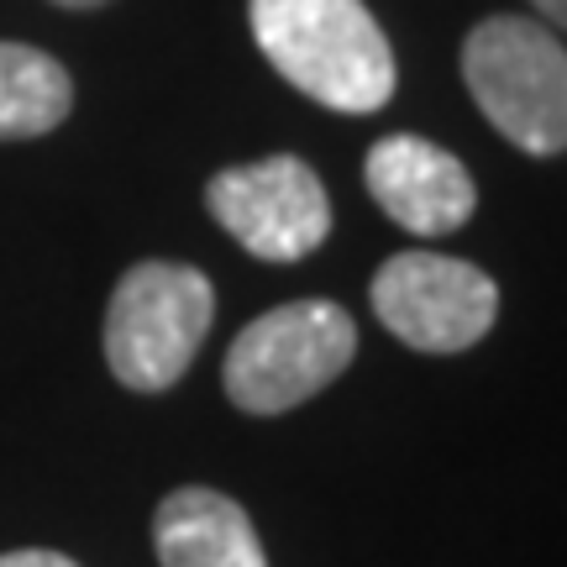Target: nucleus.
I'll use <instances>...</instances> for the list:
<instances>
[{
	"instance_id": "1",
	"label": "nucleus",
	"mask_w": 567,
	"mask_h": 567,
	"mask_svg": "<svg viewBox=\"0 0 567 567\" xmlns=\"http://www.w3.org/2000/svg\"><path fill=\"white\" fill-rule=\"evenodd\" d=\"M252 38L300 95L368 116L394 95V53L363 0H252Z\"/></svg>"
},
{
	"instance_id": "2",
	"label": "nucleus",
	"mask_w": 567,
	"mask_h": 567,
	"mask_svg": "<svg viewBox=\"0 0 567 567\" xmlns=\"http://www.w3.org/2000/svg\"><path fill=\"white\" fill-rule=\"evenodd\" d=\"M463 80L484 122L520 153H567V48L547 21H478L463 42Z\"/></svg>"
},
{
	"instance_id": "3",
	"label": "nucleus",
	"mask_w": 567,
	"mask_h": 567,
	"mask_svg": "<svg viewBox=\"0 0 567 567\" xmlns=\"http://www.w3.org/2000/svg\"><path fill=\"white\" fill-rule=\"evenodd\" d=\"M358 358V326L337 300H289L237 331L226 352V400L247 415H284L337 384Z\"/></svg>"
},
{
	"instance_id": "4",
	"label": "nucleus",
	"mask_w": 567,
	"mask_h": 567,
	"mask_svg": "<svg viewBox=\"0 0 567 567\" xmlns=\"http://www.w3.org/2000/svg\"><path fill=\"white\" fill-rule=\"evenodd\" d=\"M216 321V289L189 264L126 268L105 310V363L137 394L174 389Z\"/></svg>"
},
{
	"instance_id": "5",
	"label": "nucleus",
	"mask_w": 567,
	"mask_h": 567,
	"mask_svg": "<svg viewBox=\"0 0 567 567\" xmlns=\"http://www.w3.org/2000/svg\"><path fill=\"white\" fill-rule=\"evenodd\" d=\"M205 205L231 243H243L264 264H300L331 231L326 184L305 158H258L226 168L205 184Z\"/></svg>"
},
{
	"instance_id": "6",
	"label": "nucleus",
	"mask_w": 567,
	"mask_h": 567,
	"mask_svg": "<svg viewBox=\"0 0 567 567\" xmlns=\"http://www.w3.org/2000/svg\"><path fill=\"white\" fill-rule=\"evenodd\" d=\"M373 316L415 352H467L499 316V289L463 258L400 252L373 274Z\"/></svg>"
},
{
	"instance_id": "7",
	"label": "nucleus",
	"mask_w": 567,
	"mask_h": 567,
	"mask_svg": "<svg viewBox=\"0 0 567 567\" xmlns=\"http://www.w3.org/2000/svg\"><path fill=\"white\" fill-rule=\"evenodd\" d=\"M368 195L384 205L389 221H400L415 237H446L473 216L478 189L473 174L446 147L425 137H379L363 163Z\"/></svg>"
},
{
	"instance_id": "8",
	"label": "nucleus",
	"mask_w": 567,
	"mask_h": 567,
	"mask_svg": "<svg viewBox=\"0 0 567 567\" xmlns=\"http://www.w3.org/2000/svg\"><path fill=\"white\" fill-rule=\"evenodd\" d=\"M153 547L163 567H268L247 509L216 488H174L153 515Z\"/></svg>"
},
{
	"instance_id": "9",
	"label": "nucleus",
	"mask_w": 567,
	"mask_h": 567,
	"mask_svg": "<svg viewBox=\"0 0 567 567\" xmlns=\"http://www.w3.org/2000/svg\"><path fill=\"white\" fill-rule=\"evenodd\" d=\"M74 80L53 53L27 42H0V142L42 137L69 116Z\"/></svg>"
},
{
	"instance_id": "10",
	"label": "nucleus",
	"mask_w": 567,
	"mask_h": 567,
	"mask_svg": "<svg viewBox=\"0 0 567 567\" xmlns=\"http://www.w3.org/2000/svg\"><path fill=\"white\" fill-rule=\"evenodd\" d=\"M0 567H80L74 557H63V551H42V547H27V551H6Z\"/></svg>"
},
{
	"instance_id": "11",
	"label": "nucleus",
	"mask_w": 567,
	"mask_h": 567,
	"mask_svg": "<svg viewBox=\"0 0 567 567\" xmlns=\"http://www.w3.org/2000/svg\"><path fill=\"white\" fill-rule=\"evenodd\" d=\"M530 6H536L551 27H563V32H567V0H530Z\"/></svg>"
},
{
	"instance_id": "12",
	"label": "nucleus",
	"mask_w": 567,
	"mask_h": 567,
	"mask_svg": "<svg viewBox=\"0 0 567 567\" xmlns=\"http://www.w3.org/2000/svg\"><path fill=\"white\" fill-rule=\"evenodd\" d=\"M59 6H74V11H90V6H105V0H59Z\"/></svg>"
}]
</instances>
